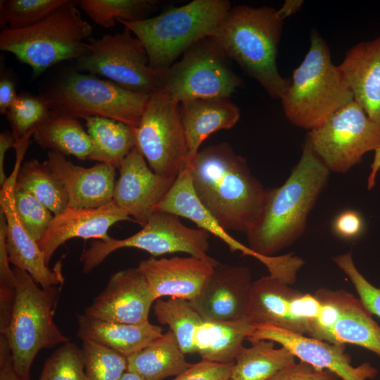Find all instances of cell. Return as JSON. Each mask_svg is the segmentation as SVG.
I'll return each instance as SVG.
<instances>
[{
	"label": "cell",
	"mask_w": 380,
	"mask_h": 380,
	"mask_svg": "<svg viewBox=\"0 0 380 380\" xmlns=\"http://www.w3.org/2000/svg\"><path fill=\"white\" fill-rule=\"evenodd\" d=\"M187 166L196 196L226 232L246 234L254 227L261 215L267 189L229 144L222 142L200 149Z\"/></svg>",
	"instance_id": "cell-1"
},
{
	"label": "cell",
	"mask_w": 380,
	"mask_h": 380,
	"mask_svg": "<svg viewBox=\"0 0 380 380\" xmlns=\"http://www.w3.org/2000/svg\"><path fill=\"white\" fill-rule=\"evenodd\" d=\"M329 172L307 137L300 158L286 182L267 189L260 218L246 233L248 247L259 255L273 256L298 239L327 184Z\"/></svg>",
	"instance_id": "cell-2"
},
{
	"label": "cell",
	"mask_w": 380,
	"mask_h": 380,
	"mask_svg": "<svg viewBox=\"0 0 380 380\" xmlns=\"http://www.w3.org/2000/svg\"><path fill=\"white\" fill-rule=\"evenodd\" d=\"M282 27L275 8L239 5L229 10L210 38L271 97L281 99L290 85L276 62Z\"/></svg>",
	"instance_id": "cell-3"
},
{
	"label": "cell",
	"mask_w": 380,
	"mask_h": 380,
	"mask_svg": "<svg viewBox=\"0 0 380 380\" xmlns=\"http://www.w3.org/2000/svg\"><path fill=\"white\" fill-rule=\"evenodd\" d=\"M354 100L325 41L315 31L303 61L295 69L281 101L286 117L300 127L315 129Z\"/></svg>",
	"instance_id": "cell-4"
},
{
	"label": "cell",
	"mask_w": 380,
	"mask_h": 380,
	"mask_svg": "<svg viewBox=\"0 0 380 380\" xmlns=\"http://www.w3.org/2000/svg\"><path fill=\"white\" fill-rule=\"evenodd\" d=\"M231 8L227 0H194L146 19L117 21L140 40L149 67L163 70L197 42L210 37Z\"/></svg>",
	"instance_id": "cell-5"
},
{
	"label": "cell",
	"mask_w": 380,
	"mask_h": 380,
	"mask_svg": "<svg viewBox=\"0 0 380 380\" xmlns=\"http://www.w3.org/2000/svg\"><path fill=\"white\" fill-rule=\"evenodd\" d=\"M93 27L72 1L67 0L41 22L27 28H6L0 33V49L28 65L33 77L63 61L79 59L88 53Z\"/></svg>",
	"instance_id": "cell-6"
},
{
	"label": "cell",
	"mask_w": 380,
	"mask_h": 380,
	"mask_svg": "<svg viewBox=\"0 0 380 380\" xmlns=\"http://www.w3.org/2000/svg\"><path fill=\"white\" fill-rule=\"evenodd\" d=\"M15 293L11 318L1 333L9 345L13 368L20 380H30L32 363L42 349L70 340L53 319L56 289L46 291L27 272L13 268Z\"/></svg>",
	"instance_id": "cell-7"
},
{
	"label": "cell",
	"mask_w": 380,
	"mask_h": 380,
	"mask_svg": "<svg viewBox=\"0 0 380 380\" xmlns=\"http://www.w3.org/2000/svg\"><path fill=\"white\" fill-rule=\"evenodd\" d=\"M49 110L75 119L100 117L122 122L135 129L148 94L125 89L90 74L73 72L42 95Z\"/></svg>",
	"instance_id": "cell-8"
},
{
	"label": "cell",
	"mask_w": 380,
	"mask_h": 380,
	"mask_svg": "<svg viewBox=\"0 0 380 380\" xmlns=\"http://www.w3.org/2000/svg\"><path fill=\"white\" fill-rule=\"evenodd\" d=\"M229 58L210 38L189 48L182 58L156 70L158 89L179 103L204 98H229L243 80L231 68Z\"/></svg>",
	"instance_id": "cell-9"
},
{
	"label": "cell",
	"mask_w": 380,
	"mask_h": 380,
	"mask_svg": "<svg viewBox=\"0 0 380 380\" xmlns=\"http://www.w3.org/2000/svg\"><path fill=\"white\" fill-rule=\"evenodd\" d=\"M210 234L205 230L185 226L174 214L156 211L140 231L127 238L93 240L81 253L82 270L86 274L91 272L112 253L124 248L141 249L154 257L186 253L209 259L212 258L207 253Z\"/></svg>",
	"instance_id": "cell-10"
},
{
	"label": "cell",
	"mask_w": 380,
	"mask_h": 380,
	"mask_svg": "<svg viewBox=\"0 0 380 380\" xmlns=\"http://www.w3.org/2000/svg\"><path fill=\"white\" fill-rule=\"evenodd\" d=\"M134 132L137 147L151 169L161 177L176 178L187 162L180 103L161 90L153 91Z\"/></svg>",
	"instance_id": "cell-11"
},
{
	"label": "cell",
	"mask_w": 380,
	"mask_h": 380,
	"mask_svg": "<svg viewBox=\"0 0 380 380\" xmlns=\"http://www.w3.org/2000/svg\"><path fill=\"white\" fill-rule=\"evenodd\" d=\"M88 53L77 61V68L108 78L122 88L150 95L158 89L156 70L148 65L147 52L129 29L122 33L90 37Z\"/></svg>",
	"instance_id": "cell-12"
},
{
	"label": "cell",
	"mask_w": 380,
	"mask_h": 380,
	"mask_svg": "<svg viewBox=\"0 0 380 380\" xmlns=\"http://www.w3.org/2000/svg\"><path fill=\"white\" fill-rule=\"evenodd\" d=\"M308 137L329 171L345 173L365 153L380 148V123L369 118L353 100L310 131Z\"/></svg>",
	"instance_id": "cell-13"
},
{
	"label": "cell",
	"mask_w": 380,
	"mask_h": 380,
	"mask_svg": "<svg viewBox=\"0 0 380 380\" xmlns=\"http://www.w3.org/2000/svg\"><path fill=\"white\" fill-rule=\"evenodd\" d=\"M253 325L254 330L247 338L250 342L270 340L278 343L300 361L330 371L342 380H368L377 374L376 369L368 362L352 366L343 344L330 343L272 324Z\"/></svg>",
	"instance_id": "cell-14"
},
{
	"label": "cell",
	"mask_w": 380,
	"mask_h": 380,
	"mask_svg": "<svg viewBox=\"0 0 380 380\" xmlns=\"http://www.w3.org/2000/svg\"><path fill=\"white\" fill-rule=\"evenodd\" d=\"M113 201L134 221L144 227L176 178L155 173L136 146L118 167Z\"/></svg>",
	"instance_id": "cell-15"
},
{
	"label": "cell",
	"mask_w": 380,
	"mask_h": 380,
	"mask_svg": "<svg viewBox=\"0 0 380 380\" xmlns=\"http://www.w3.org/2000/svg\"><path fill=\"white\" fill-rule=\"evenodd\" d=\"M155 301L141 272L137 267H130L113 273L84 314L107 321L141 324L148 322Z\"/></svg>",
	"instance_id": "cell-16"
},
{
	"label": "cell",
	"mask_w": 380,
	"mask_h": 380,
	"mask_svg": "<svg viewBox=\"0 0 380 380\" xmlns=\"http://www.w3.org/2000/svg\"><path fill=\"white\" fill-rule=\"evenodd\" d=\"M219 262L211 258L150 257L137 267L156 300L172 297L191 301L203 291Z\"/></svg>",
	"instance_id": "cell-17"
},
{
	"label": "cell",
	"mask_w": 380,
	"mask_h": 380,
	"mask_svg": "<svg viewBox=\"0 0 380 380\" xmlns=\"http://www.w3.org/2000/svg\"><path fill=\"white\" fill-rule=\"evenodd\" d=\"M252 284L248 267L219 263L203 291L189 303L204 321L248 318Z\"/></svg>",
	"instance_id": "cell-18"
},
{
	"label": "cell",
	"mask_w": 380,
	"mask_h": 380,
	"mask_svg": "<svg viewBox=\"0 0 380 380\" xmlns=\"http://www.w3.org/2000/svg\"><path fill=\"white\" fill-rule=\"evenodd\" d=\"M17 172L13 171L0 192V210L7 224L6 250L10 263L29 273L34 281L46 291L62 285L64 277L59 262L53 270L45 262L37 243L26 232L18 220L14 206L13 191Z\"/></svg>",
	"instance_id": "cell-19"
},
{
	"label": "cell",
	"mask_w": 380,
	"mask_h": 380,
	"mask_svg": "<svg viewBox=\"0 0 380 380\" xmlns=\"http://www.w3.org/2000/svg\"><path fill=\"white\" fill-rule=\"evenodd\" d=\"M133 220L112 201L99 208L68 206L61 213L54 215L46 234L37 243L46 263L56 251L73 238L107 241L110 239L108 229L121 221Z\"/></svg>",
	"instance_id": "cell-20"
},
{
	"label": "cell",
	"mask_w": 380,
	"mask_h": 380,
	"mask_svg": "<svg viewBox=\"0 0 380 380\" xmlns=\"http://www.w3.org/2000/svg\"><path fill=\"white\" fill-rule=\"evenodd\" d=\"M44 163L63 186L70 206L99 208L113 201L117 181L115 167L99 163L84 167L54 151H49Z\"/></svg>",
	"instance_id": "cell-21"
},
{
	"label": "cell",
	"mask_w": 380,
	"mask_h": 380,
	"mask_svg": "<svg viewBox=\"0 0 380 380\" xmlns=\"http://www.w3.org/2000/svg\"><path fill=\"white\" fill-rule=\"evenodd\" d=\"M338 66L354 100L380 123V37L357 44Z\"/></svg>",
	"instance_id": "cell-22"
},
{
	"label": "cell",
	"mask_w": 380,
	"mask_h": 380,
	"mask_svg": "<svg viewBox=\"0 0 380 380\" xmlns=\"http://www.w3.org/2000/svg\"><path fill=\"white\" fill-rule=\"evenodd\" d=\"M180 115L189 165L211 134L231 129L237 123L240 110L229 98L196 99L180 103Z\"/></svg>",
	"instance_id": "cell-23"
},
{
	"label": "cell",
	"mask_w": 380,
	"mask_h": 380,
	"mask_svg": "<svg viewBox=\"0 0 380 380\" xmlns=\"http://www.w3.org/2000/svg\"><path fill=\"white\" fill-rule=\"evenodd\" d=\"M156 211L172 213L192 221L199 229L224 242L232 253L240 251L243 255L253 257L262 263L265 259L266 256L259 255L232 238L203 205L194 192L190 170L186 165L179 172L173 185L156 207Z\"/></svg>",
	"instance_id": "cell-24"
},
{
	"label": "cell",
	"mask_w": 380,
	"mask_h": 380,
	"mask_svg": "<svg viewBox=\"0 0 380 380\" xmlns=\"http://www.w3.org/2000/svg\"><path fill=\"white\" fill-rule=\"evenodd\" d=\"M77 335L82 341H91L125 356L146 348L163 335V329L149 321L127 324L77 315Z\"/></svg>",
	"instance_id": "cell-25"
},
{
	"label": "cell",
	"mask_w": 380,
	"mask_h": 380,
	"mask_svg": "<svg viewBox=\"0 0 380 380\" xmlns=\"http://www.w3.org/2000/svg\"><path fill=\"white\" fill-rule=\"evenodd\" d=\"M329 293L338 307L339 315L324 341L357 345L380 357V326L360 298L342 289L329 290Z\"/></svg>",
	"instance_id": "cell-26"
},
{
	"label": "cell",
	"mask_w": 380,
	"mask_h": 380,
	"mask_svg": "<svg viewBox=\"0 0 380 380\" xmlns=\"http://www.w3.org/2000/svg\"><path fill=\"white\" fill-rule=\"evenodd\" d=\"M299 292L270 274L262 277L253 281L247 317L253 324L291 331V304Z\"/></svg>",
	"instance_id": "cell-27"
},
{
	"label": "cell",
	"mask_w": 380,
	"mask_h": 380,
	"mask_svg": "<svg viewBox=\"0 0 380 380\" xmlns=\"http://www.w3.org/2000/svg\"><path fill=\"white\" fill-rule=\"evenodd\" d=\"M253 324L248 318L234 322L203 321L195 334L196 353L218 363H232L241 350L243 341L252 334Z\"/></svg>",
	"instance_id": "cell-28"
},
{
	"label": "cell",
	"mask_w": 380,
	"mask_h": 380,
	"mask_svg": "<svg viewBox=\"0 0 380 380\" xmlns=\"http://www.w3.org/2000/svg\"><path fill=\"white\" fill-rule=\"evenodd\" d=\"M32 135L35 142L44 149L89 160L93 144L78 119L50 110L35 125Z\"/></svg>",
	"instance_id": "cell-29"
},
{
	"label": "cell",
	"mask_w": 380,
	"mask_h": 380,
	"mask_svg": "<svg viewBox=\"0 0 380 380\" xmlns=\"http://www.w3.org/2000/svg\"><path fill=\"white\" fill-rule=\"evenodd\" d=\"M127 360V370L145 380H163L176 376L191 365L186 360L185 354L170 329Z\"/></svg>",
	"instance_id": "cell-30"
},
{
	"label": "cell",
	"mask_w": 380,
	"mask_h": 380,
	"mask_svg": "<svg viewBox=\"0 0 380 380\" xmlns=\"http://www.w3.org/2000/svg\"><path fill=\"white\" fill-rule=\"evenodd\" d=\"M84 120L93 144L89 160L105 163L118 169L125 158L137 146L134 129L105 118L89 117Z\"/></svg>",
	"instance_id": "cell-31"
},
{
	"label": "cell",
	"mask_w": 380,
	"mask_h": 380,
	"mask_svg": "<svg viewBox=\"0 0 380 380\" xmlns=\"http://www.w3.org/2000/svg\"><path fill=\"white\" fill-rule=\"evenodd\" d=\"M243 346L232 369V380H267L296 363V357L285 347L274 348V342L258 340Z\"/></svg>",
	"instance_id": "cell-32"
},
{
	"label": "cell",
	"mask_w": 380,
	"mask_h": 380,
	"mask_svg": "<svg viewBox=\"0 0 380 380\" xmlns=\"http://www.w3.org/2000/svg\"><path fill=\"white\" fill-rule=\"evenodd\" d=\"M16 165L15 187L28 192L53 215L61 213L69 206L63 186L44 163L31 159L22 165L17 162Z\"/></svg>",
	"instance_id": "cell-33"
},
{
	"label": "cell",
	"mask_w": 380,
	"mask_h": 380,
	"mask_svg": "<svg viewBox=\"0 0 380 380\" xmlns=\"http://www.w3.org/2000/svg\"><path fill=\"white\" fill-rule=\"evenodd\" d=\"M153 310L158 322L169 326L182 352L196 353L195 334L204 320L189 301L172 297L166 300L158 298L154 302Z\"/></svg>",
	"instance_id": "cell-34"
},
{
	"label": "cell",
	"mask_w": 380,
	"mask_h": 380,
	"mask_svg": "<svg viewBox=\"0 0 380 380\" xmlns=\"http://www.w3.org/2000/svg\"><path fill=\"white\" fill-rule=\"evenodd\" d=\"M82 10L97 25L110 28L117 20L137 21L148 18L158 8L154 0H82Z\"/></svg>",
	"instance_id": "cell-35"
},
{
	"label": "cell",
	"mask_w": 380,
	"mask_h": 380,
	"mask_svg": "<svg viewBox=\"0 0 380 380\" xmlns=\"http://www.w3.org/2000/svg\"><path fill=\"white\" fill-rule=\"evenodd\" d=\"M67 0L1 1V27L12 30L32 26L48 17Z\"/></svg>",
	"instance_id": "cell-36"
},
{
	"label": "cell",
	"mask_w": 380,
	"mask_h": 380,
	"mask_svg": "<svg viewBox=\"0 0 380 380\" xmlns=\"http://www.w3.org/2000/svg\"><path fill=\"white\" fill-rule=\"evenodd\" d=\"M82 341L87 380H120L127 370V357L94 341Z\"/></svg>",
	"instance_id": "cell-37"
},
{
	"label": "cell",
	"mask_w": 380,
	"mask_h": 380,
	"mask_svg": "<svg viewBox=\"0 0 380 380\" xmlns=\"http://www.w3.org/2000/svg\"><path fill=\"white\" fill-rule=\"evenodd\" d=\"M39 380H87L81 348L62 344L46 360Z\"/></svg>",
	"instance_id": "cell-38"
},
{
	"label": "cell",
	"mask_w": 380,
	"mask_h": 380,
	"mask_svg": "<svg viewBox=\"0 0 380 380\" xmlns=\"http://www.w3.org/2000/svg\"><path fill=\"white\" fill-rule=\"evenodd\" d=\"M14 206L22 227L38 243L46 234L53 216L52 213L28 192L14 187Z\"/></svg>",
	"instance_id": "cell-39"
},
{
	"label": "cell",
	"mask_w": 380,
	"mask_h": 380,
	"mask_svg": "<svg viewBox=\"0 0 380 380\" xmlns=\"http://www.w3.org/2000/svg\"><path fill=\"white\" fill-rule=\"evenodd\" d=\"M49 110L42 96L18 95L6 114L11 125L15 141H21L33 132L35 125Z\"/></svg>",
	"instance_id": "cell-40"
},
{
	"label": "cell",
	"mask_w": 380,
	"mask_h": 380,
	"mask_svg": "<svg viewBox=\"0 0 380 380\" xmlns=\"http://www.w3.org/2000/svg\"><path fill=\"white\" fill-rule=\"evenodd\" d=\"M7 224L4 215L0 213V331L7 327L13 308L15 293V275L10 267L6 250Z\"/></svg>",
	"instance_id": "cell-41"
},
{
	"label": "cell",
	"mask_w": 380,
	"mask_h": 380,
	"mask_svg": "<svg viewBox=\"0 0 380 380\" xmlns=\"http://www.w3.org/2000/svg\"><path fill=\"white\" fill-rule=\"evenodd\" d=\"M335 263L348 276L360 300L372 315L380 318V289L370 284L356 268L350 251L333 258Z\"/></svg>",
	"instance_id": "cell-42"
},
{
	"label": "cell",
	"mask_w": 380,
	"mask_h": 380,
	"mask_svg": "<svg viewBox=\"0 0 380 380\" xmlns=\"http://www.w3.org/2000/svg\"><path fill=\"white\" fill-rule=\"evenodd\" d=\"M234 365L202 360L191 364L172 380H228L232 377Z\"/></svg>",
	"instance_id": "cell-43"
},
{
	"label": "cell",
	"mask_w": 380,
	"mask_h": 380,
	"mask_svg": "<svg viewBox=\"0 0 380 380\" xmlns=\"http://www.w3.org/2000/svg\"><path fill=\"white\" fill-rule=\"evenodd\" d=\"M267 380H338L330 371L319 369L312 365L299 361L288 367Z\"/></svg>",
	"instance_id": "cell-44"
},
{
	"label": "cell",
	"mask_w": 380,
	"mask_h": 380,
	"mask_svg": "<svg viewBox=\"0 0 380 380\" xmlns=\"http://www.w3.org/2000/svg\"><path fill=\"white\" fill-rule=\"evenodd\" d=\"M333 232L339 238L346 240L359 237L364 230L362 215L354 210H346L338 213L333 220Z\"/></svg>",
	"instance_id": "cell-45"
},
{
	"label": "cell",
	"mask_w": 380,
	"mask_h": 380,
	"mask_svg": "<svg viewBox=\"0 0 380 380\" xmlns=\"http://www.w3.org/2000/svg\"><path fill=\"white\" fill-rule=\"evenodd\" d=\"M0 380H20L13 365L12 355L6 337H0Z\"/></svg>",
	"instance_id": "cell-46"
},
{
	"label": "cell",
	"mask_w": 380,
	"mask_h": 380,
	"mask_svg": "<svg viewBox=\"0 0 380 380\" xmlns=\"http://www.w3.org/2000/svg\"><path fill=\"white\" fill-rule=\"evenodd\" d=\"M18 95L15 94L13 82L6 77L0 80V112L6 114Z\"/></svg>",
	"instance_id": "cell-47"
},
{
	"label": "cell",
	"mask_w": 380,
	"mask_h": 380,
	"mask_svg": "<svg viewBox=\"0 0 380 380\" xmlns=\"http://www.w3.org/2000/svg\"><path fill=\"white\" fill-rule=\"evenodd\" d=\"M15 139L13 133L3 132L0 134V185L3 186L8 178L4 171V160L6 151L11 147H15Z\"/></svg>",
	"instance_id": "cell-48"
},
{
	"label": "cell",
	"mask_w": 380,
	"mask_h": 380,
	"mask_svg": "<svg viewBox=\"0 0 380 380\" xmlns=\"http://www.w3.org/2000/svg\"><path fill=\"white\" fill-rule=\"evenodd\" d=\"M303 4V1L287 0L280 9L277 10V15L281 20H284L286 18L296 13Z\"/></svg>",
	"instance_id": "cell-49"
},
{
	"label": "cell",
	"mask_w": 380,
	"mask_h": 380,
	"mask_svg": "<svg viewBox=\"0 0 380 380\" xmlns=\"http://www.w3.org/2000/svg\"><path fill=\"white\" fill-rule=\"evenodd\" d=\"M373 163L371 165V171L367 179V189H372L375 185L376 175L380 170V148L376 149Z\"/></svg>",
	"instance_id": "cell-50"
},
{
	"label": "cell",
	"mask_w": 380,
	"mask_h": 380,
	"mask_svg": "<svg viewBox=\"0 0 380 380\" xmlns=\"http://www.w3.org/2000/svg\"><path fill=\"white\" fill-rule=\"evenodd\" d=\"M120 380H145L143 377L139 374L127 370Z\"/></svg>",
	"instance_id": "cell-51"
},
{
	"label": "cell",
	"mask_w": 380,
	"mask_h": 380,
	"mask_svg": "<svg viewBox=\"0 0 380 380\" xmlns=\"http://www.w3.org/2000/svg\"><path fill=\"white\" fill-rule=\"evenodd\" d=\"M228 380H232V379H228Z\"/></svg>",
	"instance_id": "cell-52"
}]
</instances>
